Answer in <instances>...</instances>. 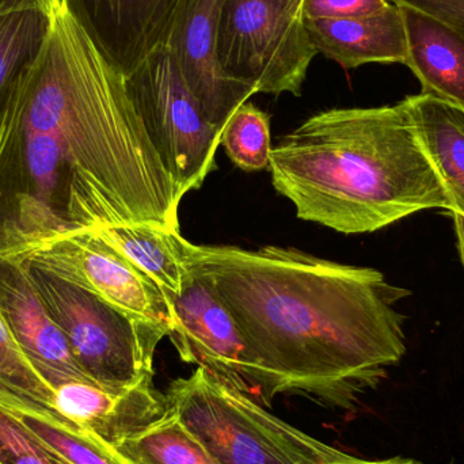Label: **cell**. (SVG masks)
Returning a JSON list of instances; mask_svg holds the SVG:
<instances>
[{
    "label": "cell",
    "instance_id": "cell-1",
    "mask_svg": "<svg viewBox=\"0 0 464 464\" xmlns=\"http://www.w3.org/2000/svg\"><path fill=\"white\" fill-rule=\"evenodd\" d=\"M179 204L124 76L60 8L0 140V256L105 226L179 231Z\"/></svg>",
    "mask_w": 464,
    "mask_h": 464
},
{
    "label": "cell",
    "instance_id": "cell-2",
    "mask_svg": "<svg viewBox=\"0 0 464 464\" xmlns=\"http://www.w3.org/2000/svg\"><path fill=\"white\" fill-rule=\"evenodd\" d=\"M262 368L261 403L296 395L352 413L406 353L411 292L373 267L327 261L294 247L190 246Z\"/></svg>",
    "mask_w": 464,
    "mask_h": 464
},
{
    "label": "cell",
    "instance_id": "cell-3",
    "mask_svg": "<svg viewBox=\"0 0 464 464\" xmlns=\"http://www.w3.org/2000/svg\"><path fill=\"white\" fill-rule=\"evenodd\" d=\"M275 189L297 218L341 234H367L451 198L403 101L330 109L284 136L270 154Z\"/></svg>",
    "mask_w": 464,
    "mask_h": 464
},
{
    "label": "cell",
    "instance_id": "cell-4",
    "mask_svg": "<svg viewBox=\"0 0 464 464\" xmlns=\"http://www.w3.org/2000/svg\"><path fill=\"white\" fill-rule=\"evenodd\" d=\"M165 397L170 411L220 464H326L349 455L292 427L201 367L171 381Z\"/></svg>",
    "mask_w": 464,
    "mask_h": 464
},
{
    "label": "cell",
    "instance_id": "cell-5",
    "mask_svg": "<svg viewBox=\"0 0 464 464\" xmlns=\"http://www.w3.org/2000/svg\"><path fill=\"white\" fill-rule=\"evenodd\" d=\"M19 258L90 381L120 389L154 376L155 352L168 337L162 329L26 256Z\"/></svg>",
    "mask_w": 464,
    "mask_h": 464
},
{
    "label": "cell",
    "instance_id": "cell-6",
    "mask_svg": "<svg viewBox=\"0 0 464 464\" xmlns=\"http://www.w3.org/2000/svg\"><path fill=\"white\" fill-rule=\"evenodd\" d=\"M316 53L303 0H223L218 60L235 83L254 94L299 97Z\"/></svg>",
    "mask_w": 464,
    "mask_h": 464
},
{
    "label": "cell",
    "instance_id": "cell-7",
    "mask_svg": "<svg viewBox=\"0 0 464 464\" xmlns=\"http://www.w3.org/2000/svg\"><path fill=\"white\" fill-rule=\"evenodd\" d=\"M125 83L181 203L190 190L200 189L217 166L222 133L190 92L168 46L155 49Z\"/></svg>",
    "mask_w": 464,
    "mask_h": 464
},
{
    "label": "cell",
    "instance_id": "cell-8",
    "mask_svg": "<svg viewBox=\"0 0 464 464\" xmlns=\"http://www.w3.org/2000/svg\"><path fill=\"white\" fill-rule=\"evenodd\" d=\"M170 305L176 324L169 338L181 359L261 403V364L211 281L189 265Z\"/></svg>",
    "mask_w": 464,
    "mask_h": 464
},
{
    "label": "cell",
    "instance_id": "cell-9",
    "mask_svg": "<svg viewBox=\"0 0 464 464\" xmlns=\"http://www.w3.org/2000/svg\"><path fill=\"white\" fill-rule=\"evenodd\" d=\"M22 256L155 324L168 337L174 332L173 311L162 291L94 230L67 235Z\"/></svg>",
    "mask_w": 464,
    "mask_h": 464
},
{
    "label": "cell",
    "instance_id": "cell-10",
    "mask_svg": "<svg viewBox=\"0 0 464 464\" xmlns=\"http://www.w3.org/2000/svg\"><path fill=\"white\" fill-rule=\"evenodd\" d=\"M181 0H60L98 53L124 78L165 45Z\"/></svg>",
    "mask_w": 464,
    "mask_h": 464
},
{
    "label": "cell",
    "instance_id": "cell-11",
    "mask_svg": "<svg viewBox=\"0 0 464 464\" xmlns=\"http://www.w3.org/2000/svg\"><path fill=\"white\" fill-rule=\"evenodd\" d=\"M223 0H181L165 45L211 124L223 132L234 111L254 95L230 81L218 60Z\"/></svg>",
    "mask_w": 464,
    "mask_h": 464
},
{
    "label": "cell",
    "instance_id": "cell-12",
    "mask_svg": "<svg viewBox=\"0 0 464 464\" xmlns=\"http://www.w3.org/2000/svg\"><path fill=\"white\" fill-rule=\"evenodd\" d=\"M0 314L30 364L54 390L90 381L19 256H0Z\"/></svg>",
    "mask_w": 464,
    "mask_h": 464
},
{
    "label": "cell",
    "instance_id": "cell-13",
    "mask_svg": "<svg viewBox=\"0 0 464 464\" xmlns=\"http://www.w3.org/2000/svg\"><path fill=\"white\" fill-rule=\"evenodd\" d=\"M54 413L81 430L117 447L151 427L170 411L165 392L154 376L130 387L100 386L92 381H71L54 390Z\"/></svg>",
    "mask_w": 464,
    "mask_h": 464
},
{
    "label": "cell",
    "instance_id": "cell-14",
    "mask_svg": "<svg viewBox=\"0 0 464 464\" xmlns=\"http://www.w3.org/2000/svg\"><path fill=\"white\" fill-rule=\"evenodd\" d=\"M318 53L345 70L372 63L406 64L408 40L400 5L390 3L368 15L305 21Z\"/></svg>",
    "mask_w": 464,
    "mask_h": 464
},
{
    "label": "cell",
    "instance_id": "cell-15",
    "mask_svg": "<svg viewBox=\"0 0 464 464\" xmlns=\"http://www.w3.org/2000/svg\"><path fill=\"white\" fill-rule=\"evenodd\" d=\"M408 60L406 67L414 73L425 94L436 95L464 106V33L449 22L401 5Z\"/></svg>",
    "mask_w": 464,
    "mask_h": 464
},
{
    "label": "cell",
    "instance_id": "cell-16",
    "mask_svg": "<svg viewBox=\"0 0 464 464\" xmlns=\"http://www.w3.org/2000/svg\"><path fill=\"white\" fill-rule=\"evenodd\" d=\"M403 103L451 198V212L464 214V106L425 92L409 95Z\"/></svg>",
    "mask_w": 464,
    "mask_h": 464
},
{
    "label": "cell",
    "instance_id": "cell-17",
    "mask_svg": "<svg viewBox=\"0 0 464 464\" xmlns=\"http://www.w3.org/2000/svg\"><path fill=\"white\" fill-rule=\"evenodd\" d=\"M94 231L146 275L169 303L182 291L189 276L188 256L192 243L182 237L179 230L150 223H125Z\"/></svg>",
    "mask_w": 464,
    "mask_h": 464
},
{
    "label": "cell",
    "instance_id": "cell-18",
    "mask_svg": "<svg viewBox=\"0 0 464 464\" xmlns=\"http://www.w3.org/2000/svg\"><path fill=\"white\" fill-rule=\"evenodd\" d=\"M53 14L40 8L0 14V140L51 32Z\"/></svg>",
    "mask_w": 464,
    "mask_h": 464
},
{
    "label": "cell",
    "instance_id": "cell-19",
    "mask_svg": "<svg viewBox=\"0 0 464 464\" xmlns=\"http://www.w3.org/2000/svg\"><path fill=\"white\" fill-rule=\"evenodd\" d=\"M0 401L52 451L72 464H136L116 447L40 406L0 392Z\"/></svg>",
    "mask_w": 464,
    "mask_h": 464
},
{
    "label": "cell",
    "instance_id": "cell-20",
    "mask_svg": "<svg viewBox=\"0 0 464 464\" xmlns=\"http://www.w3.org/2000/svg\"><path fill=\"white\" fill-rule=\"evenodd\" d=\"M116 449L136 464H220L173 411Z\"/></svg>",
    "mask_w": 464,
    "mask_h": 464
},
{
    "label": "cell",
    "instance_id": "cell-21",
    "mask_svg": "<svg viewBox=\"0 0 464 464\" xmlns=\"http://www.w3.org/2000/svg\"><path fill=\"white\" fill-rule=\"evenodd\" d=\"M220 146L228 158L245 171L269 168L272 141L269 116L250 102L240 105L223 128Z\"/></svg>",
    "mask_w": 464,
    "mask_h": 464
},
{
    "label": "cell",
    "instance_id": "cell-22",
    "mask_svg": "<svg viewBox=\"0 0 464 464\" xmlns=\"http://www.w3.org/2000/svg\"><path fill=\"white\" fill-rule=\"evenodd\" d=\"M0 392L54 413V392L22 353L0 314ZM56 414V413H54Z\"/></svg>",
    "mask_w": 464,
    "mask_h": 464
},
{
    "label": "cell",
    "instance_id": "cell-23",
    "mask_svg": "<svg viewBox=\"0 0 464 464\" xmlns=\"http://www.w3.org/2000/svg\"><path fill=\"white\" fill-rule=\"evenodd\" d=\"M0 464H72L44 446L0 401Z\"/></svg>",
    "mask_w": 464,
    "mask_h": 464
},
{
    "label": "cell",
    "instance_id": "cell-24",
    "mask_svg": "<svg viewBox=\"0 0 464 464\" xmlns=\"http://www.w3.org/2000/svg\"><path fill=\"white\" fill-rule=\"evenodd\" d=\"M390 0H303L304 21L368 15L383 10Z\"/></svg>",
    "mask_w": 464,
    "mask_h": 464
},
{
    "label": "cell",
    "instance_id": "cell-25",
    "mask_svg": "<svg viewBox=\"0 0 464 464\" xmlns=\"http://www.w3.org/2000/svg\"><path fill=\"white\" fill-rule=\"evenodd\" d=\"M427 11L464 33V0H390Z\"/></svg>",
    "mask_w": 464,
    "mask_h": 464
},
{
    "label": "cell",
    "instance_id": "cell-26",
    "mask_svg": "<svg viewBox=\"0 0 464 464\" xmlns=\"http://www.w3.org/2000/svg\"><path fill=\"white\" fill-rule=\"evenodd\" d=\"M26 8H40L46 13L54 14L62 8V5L60 0H0V14Z\"/></svg>",
    "mask_w": 464,
    "mask_h": 464
},
{
    "label": "cell",
    "instance_id": "cell-27",
    "mask_svg": "<svg viewBox=\"0 0 464 464\" xmlns=\"http://www.w3.org/2000/svg\"><path fill=\"white\" fill-rule=\"evenodd\" d=\"M326 464H425L420 462V460L413 459V458L405 457H394L389 458V459H378V460H368L362 459V458L354 457V455L349 454L348 457L343 459L335 460V462H330ZM449 464H458L454 459Z\"/></svg>",
    "mask_w": 464,
    "mask_h": 464
},
{
    "label": "cell",
    "instance_id": "cell-28",
    "mask_svg": "<svg viewBox=\"0 0 464 464\" xmlns=\"http://www.w3.org/2000/svg\"><path fill=\"white\" fill-rule=\"evenodd\" d=\"M452 219H454L455 232L458 237V248H459L460 259H462L464 266V214L460 212H450Z\"/></svg>",
    "mask_w": 464,
    "mask_h": 464
}]
</instances>
